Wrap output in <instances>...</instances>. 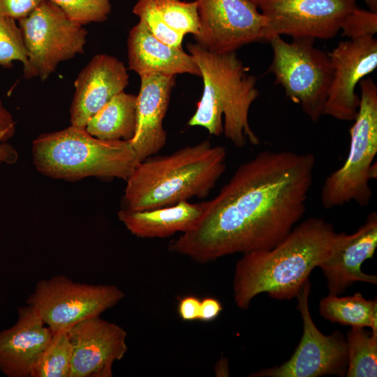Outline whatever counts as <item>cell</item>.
Segmentation results:
<instances>
[{"label": "cell", "mask_w": 377, "mask_h": 377, "mask_svg": "<svg viewBox=\"0 0 377 377\" xmlns=\"http://www.w3.org/2000/svg\"><path fill=\"white\" fill-rule=\"evenodd\" d=\"M124 293L114 285L75 282L64 275L39 281L27 299L53 332L66 330L117 304Z\"/></svg>", "instance_id": "9"}, {"label": "cell", "mask_w": 377, "mask_h": 377, "mask_svg": "<svg viewBox=\"0 0 377 377\" xmlns=\"http://www.w3.org/2000/svg\"><path fill=\"white\" fill-rule=\"evenodd\" d=\"M66 330L72 346L70 377H112L113 364L128 350L126 330L100 316Z\"/></svg>", "instance_id": "14"}, {"label": "cell", "mask_w": 377, "mask_h": 377, "mask_svg": "<svg viewBox=\"0 0 377 377\" xmlns=\"http://www.w3.org/2000/svg\"><path fill=\"white\" fill-rule=\"evenodd\" d=\"M140 77L135 131L133 138L129 140L139 163L157 154L166 144L167 133L163 121L175 84V76L154 73Z\"/></svg>", "instance_id": "18"}, {"label": "cell", "mask_w": 377, "mask_h": 377, "mask_svg": "<svg viewBox=\"0 0 377 377\" xmlns=\"http://www.w3.org/2000/svg\"><path fill=\"white\" fill-rule=\"evenodd\" d=\"M133 13L158 40L170 46L182 47L184 36L167 25L152 0H138L133 8Z\"/></svg>", "instance_id": "28"}, {"label": "cell", "mask_w": 377, "mask_h": 377, "mask_svg": "<svg viewBox=\"0 0 377 377\" xmlns=\"http://www.w3.org/2000/svg\"><path fill=\"white\" fill-rule=\"evenodd\" d=\"M336 233L323 218L309 217L274 247L242 254L232 283L237 306L247 309L260 293L278 300L296 297L311 272L330 255Z\"/></svg>", "instance_id": "2"}, {"label": "cell", "mask_w": 377, "mask_h": 377, "mask_svg": "<svg viewBox=\"0 0 377 377\" xmlns=\"http://www.w3.org/2000/svg\"><path fill=\"white\" fill-rule=\"evenodd\" d=\"M136 102V96L121 91L87 121L86 131L103 140H131L135 131Z\"/></svg>", "instance_id": "21"}, {"label": "cell", "mask_w": 377, "mask_h": 377, "mask_svg": "<svg viewBox=\"0 0 377 377\" xmlns=\"http://www.w3.org/2000/svg\"><path fill=\"white\" fill-rule=\"evenodd\" d=\"M341 30L350 39L374 36L377 33V12L356 6L343 20Z\"/></svg>", "instance_id": "29"}, {"label": "cell", "mask_w": 377, "mask_h": 377, "mask_svg": "<svg viewBox=\"0 0 377 377\" xmlns=\"http://www.w3.org/2000/svg\"><path fill=\"white\" fill-rule=\"evenodd\" d=\"M43 0H0V14L19 20L28 15Z\"/></svg>", "instance_id": "30"}, {"label": "cell", "mask_w": 377, "mask_h": 377, "mask_svg": "<svg viewBox=\"0 0 377 377\" xmlns=\"http://www.w3.org/2000/svg\"><path fill=\"white\" fill-rule=\"evenodd\" d=\"M311 153L265 150L241 164L218 195L204 202L196 226L169 244L199 263L269 249L302 219L313 184Z\"/></svg>", "instance_id": "1"}, {"label": "cell", "mask_w": 377, "mask_h": 377, "mask_svg": "<svg viewBox=\"0 0 377 377\" xmlns=\"http://www.w3.org/2000/svg\"><path fill=\"white\" fill-rule=\"evenodd\" d=\"M28 57L26 78L45 80L62 61L82 54L87 31L50 0L17 20Z\"/></svg>", "instance_id": "8"}, {"label": "cell", "mask_w": 377, "mask_h": 377, "mask_svg": "<svg viewBox=\"0 0 377 377\" xmlns=\"http://www.w3.org/2000/svg\"><path fill=\"white\" fill-rule=\"evenodd\" d=\"M159 15L174 31L185 36L196 35L199 29V17L195 1L152 0Z\"/></svg>", "instance_id": "25"}, {"label": "cell", "mask_w": 377, "mask_h": 377, "mask_svg": "<svg viewBox=\"0 0 377 377\" xmlns=\"http://www.w3.org/2000/svg\"><path fill=\"white\" fill-rule=\"evenodd\" d=\"M267 21V41L274 36L330 39L337 36L355 0H251Z\"/></svg>", "instance_id": "12"}, {"label": "cell", "mask_w": 377, "mask_h": 377, "mask_svg": "<svg viewBox=\"0 0 377 377\" xmlns=\"http://www.w3.org/2000/svg\"><path fill=\"white\" fill-rule=\"evenodd\" d=\"M357 1V0H355ZM368 7L369 10L377 12V0H364Z\"/></svg>", "instance_id": "35"}, {"label": "cell", "mask_w": 377, "mask_h": 377, "mask_svg": "<svg viewBox=\"0 0 377 377\" xmlns=\"http://www.w3.org/2000/svg\"><path fill=\"white\" fill-rule=\"evenodd\" d=\"M314 41L304 38L288 43L281 36H273L269 40L273 53L269 72L286 96L316 122L323 115L333 68L329 54L315 47Z\"/></svg>", "instance_id": "7"}, {"label": "cell", "mask_w": 377, "mask_h": 377, "mask_svg": "<svg viewBox=\"0 0 377 377\" xmlns=\"http://www.w3.org/2000/svg\"><path fill=\"white\" fill-rule=\"evenodd\" d=\"M347 377L377 376V332L351 327L346 335Z\"/></svg>", "instance_id": "23"}, {"label": "cell", "mask_w": 377, "mask_h": 377, "mask_svg": "<svg viewBox=\"0 0 377 377\" xmlns=\"http://www.w3.org/2000/svg\"><path fill=\"white\" fill-rule=\"evenodd\" d=\"M204 202L183 201L152 209L132 211L121 209L119 221L133 235L140 238H164L177 232L192 230L204 212Z\"/></svg>", "instance_id": "20"}, {"label": "cell", "mask_w": 377, "mask_h": 377, "mask_svg": "<svg viewBox=\"0 0 377 377\" xmlns=\"http://www.w3.org/2000/svg\"><path fill=\"white\" fill-rule=\"evenodd\" d=\"M311 282L308 280L297 295V309L303 323L300 343L290 358L281 365L251 374V377L343 376L348 364L346 339L339 331L323 334L316 326L309 307Z\"/></svg>", "instance_id": "10"}, {"label": "cell", "mask_w": 377, "mask_h": 377, "mask_svg": "<svg viewBox=\"0 0 377 377\" xmlns=\"http://www.w3.org/2000/svg\"><path fill=\"white\" fill-rule=\"evenodd\" d=\"M20 61L24 72L28 68V57L21 30L15 20L0 14V66L10 68L13 61Z\"/></svg>", "instance_id": "26"}, {"label": "cell", "mask_w": 377, "mask_h": 377, "mask_svg": "<svg viewBox=\"0 0 377 377\" xmlns=\"http://www.w3.org/2000/svg\"><path fill=\"white\" fill-rule=\"evenodd\" d=\"M226 149L207 140L140 162L128 178L121 209L142 211L207 197L226 168Z\"/></svg>", "instance_id": "3"}, {"label": "cell", "mask_w": 377, "mask_h": 377, "mask_svg": "<svg viewBox=\"0 0 377 377\" xmlns=\"http://www.w3.org/2000/svg\"><path fill=\"white\" fill-rule=\"evenodd\" d=\"M123 62L106 54L94 56L78 74L70 108L71 126L85 128L87 121L128 84Z\"/></svg>", "instance_id": "16"}, {"label": "cell", "mask_w": 377, "mask_h": 377, "mask_svg": "<svg viewBox=\"0 0 377 377\" xmlns=\"http://www.w3.org/2000/svg\"><path fill=\"white\" fill-rule=\"evenodd\" d=\"M31 153L38 172L71 182L90 177L126 181L139 163L129 140H101L72 126L38 135Z\"/></svg>", "instance_id": "5"}, {"label": "cell", "mask_w": 377, "mask_h": 377, "mask_svg": "<svg viewBox=\"0 0 377 377\" xmlns=\"http://www.w3.org/2000/svg\"><path fill=\"white\" fill-rule=\"evenodd\" d=\"M329 56L333 76L323 114L353 121L360 101L355 87L377 67V40L374 36H364L341 41Z\"/></svg>", "instance_id": "13"}, {"label": "cell", "mask_w": 377, "mask_h": 377, "mask_svg": "<svg viewBox=\"0 0 377 377\" xmlns=\"http://www.w3.org/2000/svg\"><path fill=\"white\" fill-rule=\"evenodd\" d=\"M75 22L84 26L105 21L111 11V0H50Z\"/></svg>", "instance_id": "27"}, {"label": "cell", "mask_w": 377, "mask_h": 377, "mask_svg": "<svg viewBox=\"0 0 377 377\" xmlns=\"http://www.w3.org/2000/svg\"><path fill=\"white\" fill-rule=\"evenodd\" d=\"M223 306L219 300L214 297H205L200 300L198 320L203 322H210L220 315Z\"/></svg>", "instance_id": "33"}, {"label": "cell", "mask_w": 377, "mask_h": 377, "mask_svg": "<svg viewBox=\"0 0 377 377\" xmlns=\"http://www.w3.org/2000/svg\"><path fill=\"white\" fill-rule=\"evenodd\" d=\"M361 96L354 124L350 129V149L343 164L323 182L321 202L325 209L355 202L369 205L372 195L369 182L376 177L373 164L377 154V85L371 77L359 82Z\"/></svg>", "instance_id": "6"}, {"label": "cell", "mask_w": 377, "mask_h": 377, "mask_svg": "<svg viewBox=\"0 0 377 377\" xmlns=\"http://www.w3.org/2000/svg\"><path fill=\"white\" fill-rule=\"evenodd\" d=\"M54 332L30 305L17 309V319L0 331V371L7 377H31Z\"/></svg>", "instance_id": "17"}, {"label": "cell", "mask_w": 377, "mask_h": 377, "mask_svg": "<svg viewBox=\"0 0 377 377\" xmlns=\"http://www.w3.org/2000/svg\"><path fill=\"white\" fill-rule=\"evenodd\" d=\"M16 122L0 99V142H8L15 134Z\"/></svg>", "instance_id": "32"}, {"label": "cell", "mask_w": 377, "mask_h": 377, "mask_svg": "<svg viewBox=\"0 0 377 377\" xmlns=\"http://www.w3.org/2000/svg\"><path fill=\"white\" fill-rule=\"evenodd\" d=\"M203 80V93L188 124L201 126L210 135L226 138L237 147L260 142L249 112L259 95L257 79L249 73L235 52L216 53L196 43L187 44Z\"/></svg>", "instance_id": "4"}, {"label": "cell", "mask_w": 377, "mask_h": 377, "mask_svg": "<svg viewBox=\"0 0 377 377\" xmlns=\"http://www.w3.org/2000/svg\"><path fill=\"white\" fill-rule=\"evenodd\" d=\"M19 158L17 150L8 142H0V165H13Z\"/></svg>", "instance_id": "34"}, {"label": "cell", "mask_w": 377, "mask_h": 377, "mask_svg": "<svg viewBox=\"0 0 377 377\" xmlns=\"http://www.w3.org/2000/svg\"><path fill=\"white\" fill-rule=\"evenodd\" d=\"M199 29L196 44L216 53L267 41V21L251 0H195Z\"/></svg>", "instance_id": "11"}, {"label": "cell", "mask_w": 377, "mask_h": 377, "mask_svg": "<svg viewBox=\"0 0 377 377\" xmlns=\"http://www.w3.org/2000/svg\"><path fill=\"white\" fill-rule=\"evenodd\" d=\"M319 313L333 323L377 332V300H367L360 293L346 297L329 294L320 300Z\"/></svg>", "instance_id": "22"}, {"label": "cell", "mask_w": 377, "mask_h": 377, "mask_svg": "<svg viewBox=\"0 0 377 377\" xmlns=\"http://www.w3.org/2000/svg\"><path fill=\"white\" fill-rule=\"evenodd\" d=\"M72 346L66 330L54 332L31 377H70Z\"/></svg>", "instance_id": "24"}, {"label": "cell", "mask_w": 377, "mask_h": 377, "mask_svg": "<svg viewBox=\"0 0 377 377\" xmlns=\"http://www.w3.org/2000/svg\"><path fill=\"white\" fill-rule=\"evenodd\" d=\"M377 246V214L371 212L355 232H337L330 255L320 268L327 279L330 295H339L357 282L377 284V276L361 269L371 258Z\"/></svg>", "instance_id": "15"}, {"label": "cell", "mask_w": 377, "mask_h": 377, "mask_svg": "<svg viewBox=\"0 0 377 377\" xmlns=\"http://www.w3.org/2000/svg\"><path fill=\"white\" fill-rule=\"evenodd\" d=\"M128 67L140 77L148 74L175 76L188 73L200 76L193 57L182 47L170 46L158 40L139 21L127 39Z\"/></svg>", "instance_id": "19"}, {"label": "cell", "mask_w": 377, "mask_h": 377, "mask_svg": "<svg viewBox=\"0 0 377 377\" xmlns=\"http://www.w3.org/2000/svg\"><path fill=\"white\" fill-rule=\"evenodd\" d=\"M200 300L194 295H186L181 298L177 306V312L182 320L193 321L198 320Z\"/></svg>", "instance_id": "31"}]
</instances>
